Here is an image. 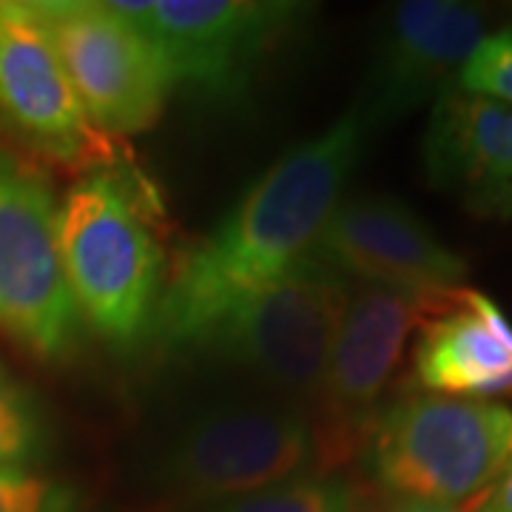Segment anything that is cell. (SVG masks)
Returning <instances> with one entry per match:
<instances>
[{"label":"cell","instance_id":"6da1fadb","mask_svg":"<svg viewBox=\"0 0 512 512\" xmlns=\"http://www.w3.org/2000/svg\"><path fill=\"white\" fill-rule=\"evenodd\" d=\"M367 137L362 114L350 106L268 165L228 214L185 248L163 282L151 322L148 336L157 350H191L222 313L311 251L330 211L345 197Z\"/></svg>","mask_w":512,"mask_h":512},{"label":"cell","instance_id":"7a4b0ae2","mask_svg":"<svg viewBox=\"0 0 512 512\" xmlns=\"http://www.w3.org/2000/svg\"><path fill=\"white\" fill-rule=\"evenodd\" d=\"M151 191L117 163L83 171L57 202V251L83 325L117 350L137 348L163 296L165 254Z\"/></svg>","mask_w":512,"mask_h":512},{"label":"cell","instance_id":"3957f363","mask_svg":"<svg viewBox=\"0 0 512 512\" xmlns=\"http://www.w3.org/2000/svg\"><path fill=\"white\" fill-rule=\"evenodd\" d=\"M319 456L302 404L217 399L171 427L151 461V484L165 501L200 512L305 476Z\"/></svg>","mask_w":512,"mask_h":512},{"label":"cell","instance_id":"277c9868","mask_svg":"<svg viewBox=\"0 0 512 512\" xmlns=\"http://www.w3.org/2000/svg\"><path fill=\"white\" fill-rule=\"evenodd\" d=\"M512 450V410L490 399L407 393L382 404L359 456L390 498L476 504Z\"/></svg>","mask_w":512,"mask_h":512},{"label":"cell","instance_id":"5b68a950","mask_svg":"<svg viewBox=\"0 0 512 512\" xmlns=\"http://www.w3.org/2000/svg\"><path fill=\"white\" fill-rule=\"evenodd\" d=\"M348 279L308 251L271 285L245 296L197 339L191 353L251 373L285 402H313Z\"/></svg>","mask_w":512,"mask_h":512},{"label":"cell","instance_id":"8992f818","mask_svg":"<svg viewBox=\"0 0 512 512\" xmlns=\"http://www.w3.org/2000/svg\"><path fill=\"white\" fill-rule=\"evenodd\" d=\"M154 43L171 92L234 109L279 43L308 15L302 3L276 0H117Z\"/></svg>","mask_w":512,"mask_h":512},{"label":"cell","instance_id":"52a82bcc","mask_svg":"<svg viewBox=\"0 0 512 512\" xmlns=\"http://www.w3.org/2000/svg\"><path fill=\"white\" fill-rule=\"evenodd\" d=\"M0 330L43 362L72 359L86 330L60 265L55 194L6 148H0Z\"/></svg>","mask_w":512,"mask_h":512},{"label":"cell","instance_id":"ba28073f","mask_svg":"<svg viewBox=\"0 0 512 512\" xmlns=\"http://www.w3.org/2000/svg\"><path fill=\"white\" fill-rule=\"evenodd\" d=\"M29 6L103 137H134L154 128L171 83L154 43L117 0H29Z\"/></svg>","mask_w":512,"mask_h":512},{"label":"cell","instance_id":"9c48e42d","mask_svg":"<svg viewBox=\"0 0 512 512\" xmlns=\"http://www.w3.org/2000/svg\"><path fill=\"white\" fill-rule=\"evenodd\" d=\"M436 299L348 279L325 373L313 399L322 419L316 421L319 453L330 461H342L359 450L367 424L382 407L407 336Z\"/></svg>","mask_w":512,"mask_h":512},{"label":"cell","instance_id":"30bf717a","mask_svg":"<svg viewBox=\"0 0 512 512\" xmlns=\"http://www.w3.org/2000/svg\"><path fill=\"white\" fill-rule=\"evenodd\" d=\"M0 123L35 154L74 171L114 163L29 0H0Z\"/></svg>","mask_w":512,"mask_h":512},{"label":"cell","instance_id":"8fae6325","mask_svg":"<svg viewBox=\"0 0 512 512\" xmlns=\"http://www.w3.org/2000/svg\"><path fill=\"white\" fill-rule=\"evenodd\" d=\"M484 26L487 15L473 3H396L376 37L362 97L353 103L367 131L396 123L456 89L467 57L487 35Z\"/></svg>","mask_w":512,"mask_h":512},{"label":"cell","instance_id":"7c38bea8","mask_svg":"<svg viewBox=\"0 0 512 512\" xmlns=\"http://www.w3.org/2000/svg\"><path fill=\"white\" fill-rule=\"evenodd\" d=\"M311 251L345 279L421 299L456 291L467 276L464 256L390 194L342 197Z\"/></svg>","mask_w":512,"mask_h":512},{"label":"cell","instance_id":"4fadbf2b","mask_svg":"<svg viewBox=\"0 0 512 512\" xmlns=\"http://www.w3.org/2000/svg\"><path fill=\"white\" fill-rule=\"evenodd\" d=\"M427 183L478 220H512V106L450 89L421 140Z\"/></svg>","mask_w":512,"mask_h":512},{"label":"cell","instance_id":"5bb4252c","mask_svg":"<svg viewBox=\"0 0 512 512\" xmlns=\"http://www.w3.org/2000/svg\"><path fill=\"white\" fill-rule=\"evenodd\" d=\"M419 325L413 373L424 393L490 399L512 390V322L487 293L461 285Z\"/></svg>","mask_w":512,"mask_h":512},{"label":"cell","instance_id":"9a60e30c","mask_svg":"<svg viewBox=\"0 0 512 512\" xmlns=\"http://www.w3.org/2000/svg\"><path fill=\"white\" fill-rule=\"evenodd\" d=\"M362 490L342 473L311 470L259 493L200 512H362Z\"/></svg>","mask_w":512,"mask_h":512},{"label":"cell","instance_id":"2e32d148","mask_svg":"<svg viewBox=\"0 0 512 512\" xmlns=\"http://www.w3.org/2000/svg\"><path fill=\"white\" fill-rule=\"evenodd\" d=\"M52 450V424L37 396L0 362V467H32Z\"/></svg>","mask_w":512,"mask_h":512},{"label":"cell","instance_id":"e0dca14e","mask_svg":"<svg viewBox=\"0 0 512 512\" xmlns=\"http://www.w3.org/2000/svg\"><path fill=\"white\" fill-rule=\"evenodd\" d=\"M0 512H86L72 484L35 467H0Z\"/></svg>","mask_w":512,"mask_h":512},{"label":"cell","instance_id":"ac0fdd59","mask_svg":"<svg viewBox=\"0 0 512 512\" xmlns=\"http://www.w3.org/2000/svg\"><path fill=\"white\" fill-rule=\"evenodd\" d=\"M456 89L512 106V29L481 37L458 74Z\"/></svg>","mask_w":512,"mask_h":512},{"label":"cell","instance_id":"d6986e66","mask_svg":"<svg viewBox=\"0 0 512 512\" xmlns=\"http://www.w3.org/2000/svg\"><path fill=\"white\" fill-rule=\"evenodd\" d=\"M476 512H512V450L504 458L493 484L476 501Z\"/></svg>","mask_w":512,"mask_h":512},{"label":"cell","instance_id":"ffe728a7","mask_svg":"<svg viewBox=\"0 0 512 512\" xmlns=\"http://www.w3.org/2000/svg\"><path fill=\"white\" fill-rule=\"evenodd\" d=\"M373 512H464L450 504H433V501H416V498H384Z\"/></svg>","mask_w":512,"mask_h":512}]
</instances>
